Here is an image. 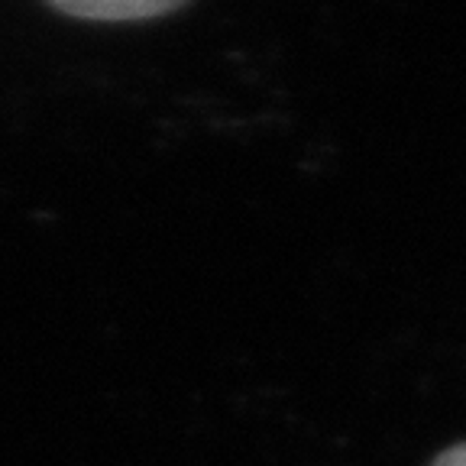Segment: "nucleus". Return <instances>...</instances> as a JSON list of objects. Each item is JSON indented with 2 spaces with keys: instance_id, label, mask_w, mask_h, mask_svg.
Masks as SVG:
<instances>
[{
  "instance_id": "nucleus-1",
  "label": "nucleus",
  "mask_w": 466,
  "mask_h": 466,
  "mask_svg": "<svg viewBox=\"0 0 466 466\" xmlns=\"http://www.w3.org/2000/svg\"><path fill=\"white\" fill-rule=\"evenodd\" d=\"M52 10L87 23H137L175 14L188 0H46Z\"/></svg>"
},
{
  "instance_id": "nucleus-2",
  "label": "nucleus",
  "mask_w": 466,
  "mask_h": 466,
  "mask_svg": "<svg viewBox=\"0 0 466 466\" xmlns=\"http://www.w3.org/2000/svg\"><path fill=\"white\" fill-rule=\"evenodd\" d=\"M431 466H466V444L451 447V451H447V453H441V457H437Z\"/></svg>"
}]
</instances>
